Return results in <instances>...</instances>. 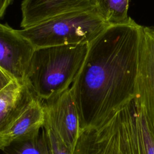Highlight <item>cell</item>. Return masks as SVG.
Listing matches in <instances>:
<instances>
[{
    "label": "cell",
    "mask_w": 154,
    "mask_h": 154,
    "mask_svg": "<svg viewBox=\"0 0 154 154\" xmlns=\"http://www.w3.org/2000/svg\"><path fill=\"white\" fill-rule=\"evenodd\" d=\"M141 28L130 18L109 26L89 44L71 86L81 131L100 126L135 97Z\"/></svg>",
    "instance_id": "6da1fadb"
},
{
    "label": "cell",
    "mask_w": 154,
    "mask_h": 154,
    "mask_svg": "<svg viewBox=\"0 0 154 154\" xmlns=\"http://www.w3.org/2000/svg\"><path fill=\"white\" fill-rule=\"evenodd\" d=\"M73 154H154V136L135 98L100 126L81 131Z\"/></svg>",
    "instance_id": "7a4b0ae2"
},
{
    "label": "cell",
    "mask_w": 154,
    "mask_h": 154,
    "mask_svg": "<svg viewBox=\"0 0 154 154\" xmlns=\"http://www.w3.org/2000/svg\"><path fill=\"white\" fill-rule=\"evenodd\" d=\"M88 44L36 48L25 84L43 101L57 97L73 84L87 56Z\"/></svg>",
    "instance_id": "3957f363"
},
{
    "label": "cell",
    "mask_w": 154,
    "mask_h": 154,
    "mask_svg": "<svg viewBox=\"0 0 154 154\" xmlns=\"http://www.w3.org/2000/svg\"><path fill=\"white\" fill-rule=\"evenodd\" d=\"M109 26L96 9H93L67 12L17 31L38 48L89 45Z\"/></svg>",
    "instance_id": "277c9868"
},
{
    "label": "cell",
    "mask_w": 154,
    "mask_h": 154,
    "mask_svg": "<svg viewBox=\"0 0 154 154\" xmlns=\"http://www.w3.org/2000/svg\"><path fill=\"white\" fill-rule=\"evenodd\" d=\"M134 98L154 136V27L141 25Z\"/></svg>",
    "instance_id": "5b68a950"
},
{
    "label": "cell",
    "mask_w": 154,
    "mask_h": 154,
    "mask_svg": "<svg viewBox=\"0 0 154 154\" xmlns=\"http://www.w3.org/2000/svg\"><path fill=\"white\" fill-rule=\"evenodd\" d=\"M46 120L73 152L78 141L81 128L79 114L71 87L51 99L43 101Z\"/></svg>",
    "instance_id": "8992f818"
},
{
    "label": "cell",
    "mask_w": 154,
    "mask_h": 154,
    "mask_svg": "<svg viewBox=\"0 0 154 154\" xmlns=\"http://www.w3.org/2000/svg\"><path fill=\"white\" fill-rule=\"evenodd\" d=\"M36 48L7 23L0 25V69L25 83L29 64Z\"/></svg>",
    "instance_id": "52a82bcc"
},
{
    "label": "cell",
    "mask_w": 154,
    "mask_h": 154,
    "mask_svg": "<svg viewBox=\"0 0 154 154\" xmlns=\"http://www.w3.org/2000/svg\"><path fill=\"white\" fill-rule=\"evenodd\" d=\"M45 120L43 101L31 91L23 105L0 129V149L34 137L43 128Z\"/></svg>",
    "instance_id": "ba28073f"
},
{
    "label": "cell",
    "mask_w": 154,
    "mask_h": 154,
    "mask_svg": "<svg viewBox=\"0 0 154 154\" xmlns=\"http://www.w3.org/2000/svg\"><path fill=\"white\" fill-rule=\"evenodd\" d=\"M93 9L95 0H23L20 26L28 28L70 11Z\"/></svg>",
    "instance_id": "9c48e42d"
},
{
    "label": "cell",
    "mask_w": 154,
    "mask_h": 154,
    "mask_svg": "<svg viewBox=\"0 0 154 154\" xmlns=\"http://www.w3.org/2000/svg\"><path fill=\"white\" fill-rule=\"evenodd\" d=\"M31 92L25 83L16 79L0 86V129L23 105Z\"/></svg>",
    "instance_id": "30bf717a"
},
{
    "label": "cell",
    "mask_w": 154,
    "mask_h": 154,
    "mask_svg": "<svg viewBox=\"0 0 154 154\" xmlns=\"http://www.w3.org/2000/svg\"><path fill=\"white\" fill-rule=\"evenodd\" d=\"M95 2L97 13L109 26L125 23L131 18L128 14L129 0H95Z\"/></svg>",
    "instance_id": "8fae6325"
},
{
    "label": "cell",
    "mask_w": 154,
    "mask_h": 154,
    "mask_svg": "<svg viewBox=\"0 0 154 154\" xmlns=\"http://www.w3.org/2000/svg\"><path fill=\"white\" fill-rule=\"evenodd\" d=\"M1 150L5 154H51L43 127L34 137L13 142Z\"/></svg>",
    "instance_id": "7c38bea8"
},
{
    "label": "cell",
    "mask_w": 154,
    "mask_h": 154,
    "mask_svg": "<svg viewBox=\"0 0 154 154\" xmlns=\"http://www.w3.org/2000/svg\"><path fill=\"white\" fill-rule=\"evenodd\" d=\"M43 129L51 154H73L52 128L45 124Z\"/></svg>",
    "instance_id": "4fadbf2b"
},
{
    "label": "cell",
    "mask_w": 154,
    "mask_h": 154,
    "mask_svg": "<svg viewBox=\"0 0 154 154\" xmlns=\"http://www.w3.org/2000/svg\"><path fill=\"white\" fill-rule=\"evenodd\" d=\"M12 0H0V17L2 18Z\"/></svg>",
    "instance_id": "5bb4252c"
}]
</instances>
